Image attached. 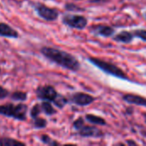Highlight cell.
<instances>
[{
	"mask_svg": "<svg viewBox=\"0 0 146 146\" xmlns=\"http://www.w3.org/2000/svg\"><path fill=\"white\" fill-rule=\"evenodd\" d=\"M40 53L45 58L52 62H55L63 68L68 69L73 72H77L80 68V63L75 58V56L64 50L53 47L44 46L40 49Z\"/></svg>",
	"mask_w": 146,
	"mask_h": 146,
	"instance_id": "cell-1",
	"label": "cell"
},
{
	"mask_svg": "<svg viewBox=\"0 0 146 146\" xmlns=\"http://www.w3.org/2000/svg\"><path fill=\"white\" fill-rule=\"evenodd\" d=\"M88 62H90L92 65H94L95 67L98 68L99 69H101L103 72H104L107 74L115 76L116 78L119 79H122V80H129L128 76L125 74V72L119 68L118 66H116L114 63L109 62L107 61H104L103 59L100 58H97V57H88Z\"/></svg>",
	"mask_w": 146,
	"mask_h": 146,
	"instance_id": "cell-2",
	"label": "cell"
},
{
	"mask_svg": "<svg viewBox=\"0 0 146 146\" xmlns=\"http://www.w3.org/2000/svg\"><path fill=\"white\" fill-rule=\"evenodd\" d=\"M27 106L23 104L17 105L7 104L0 105V115L7 117H11L19 121H25L27 118Z\"/></svg>",
	"mask_w": 146,
	"mask_h": 146,
	"instance_id": "cell-3",
	"label": "cell"
},
{
	"mask_svg": "<svg viewBox=\"0 0 146 146\" xmlns=\"http://www.w3.org/2000/svg\"><path fill=\"white\" fill-rule=\"evenodd\" d=\"M62 21L64 25L78 30L84 29L88 23V20L86 16L80 15H73V14L64 15L62 18Z\"/></svg>",
	"mask_w": 146,
	"mask_h": 146,
	"instance_id": "cell-4",
	"label": "cell"
},
{
	"mask_svg": "<svg viewBox=\"0 0 146 146\" xmlns=\"http://www.w3.org/2000/svg\"><path fill=\"white\" fill-rule=\"evenodd\" d=\"M34 9L39 17L48 21H54L59 16V12L56 9L50 8L43 3H36Z\"/></svg>",
	"mask_w": 146,
	"mask_h": 146,
	"instance_id": "cell-5",
	"label": "cell"
},
{
	"mask_svg": "<svg viewBox=\"0 0 146 146\" xmlns=\"http://www.w3.org/2000/svg\"><path fill=\"white\" fill-rule=\"evenodd\" d=\"M36 95L38 99L53 102L57 97L58 93L56 89L51 86H40L36 90Z\"/></svg>",
	"mask_w": 146,
	"mask_h": 146,
	"instance_id": "cell-6",
	"label": "cell"
},
{
	"mask_svg": "<svg viewBox=\"0 0 146 146\" xmlns=\"http://www.w3.org/2000/svg\"><path fill=\"white\" fill-rule=\"evenodd\" d=\"M70 100L73 104H74L78 106H87V105L92 104L96 100V98H94L93 96L89 95L87 93L76 92L71 97Z\"/></svg>",
	"mask_w": 146,
	"mask_h": 146,
	"instance_id": "cell-7",
	"label": "cell"
},
{
	"mask_svg": "<svg viewBox=\"0 0 146 146\" xmlns=\"http://www.w3.org/2000/svg\"><path fill=\"white\" fill-rule=\"evenodd\" d=\"M78 132L80 136L84 138H101L104 136V133L94 126L84 125Z\"/></svg>",
	"mask_w": 146,
	"mask_h": 146,
	"instance_id": "cell-8",
	"label": "cell"
},
{
	"mask_svg": "<svg viewBox=\"0 0 146 146\" xmlns=\"http://www.w3.org/2000/svg\"><path fill=\"white\" fill-rule=\"evenodd\" d=\"M92 29V28H91ZM92 31L99 36H103L105 38H109V37H112L115 34V30L110 26L107 25H98V26H95L92 27Z\"/></svg>",
	"mask_w": 146,
	"mask_h": 146,
	"instance_id": "cell-9",
	"label": "cell"
},
{
	"mask_svg": "<svg viewBox=\"0 0 146 146\" xmlns=\"http://www.w3.org/2000/svg\"><path fill=\"white\" fill-rule=\"evenodd\" d=\"M123 101L130 104H135L138 106L146 107V98L144 97L135 94H126L122 97Z\"/></svg>",
	"mask_w": 146,
	"mask_h": 146,
	"instance_id": "cell-10",
	"label": "cell"
},
{
	"mask_svg": "<svg viewBox=\"0 0 146 146\" xmlns=\"http://www.w3.org/2000/svg\"><path fill=\"white\" fill-rule=\"evenodd\" d=\"M0 36L11 38H17L19 37V33L16 30L12 28L8 24L0 22Z\"/></svg>",
	"mask_w": 146,
	"mask_h": 146,
	"instance_id": "cell-11",
	"label": "cell"
},
{
	"mask_svg": "<svg viewBox=\"0 0 146 146\" xmlns=\"http://www.w3.org/2000/svg\"><path fill=\"white\" fill-rule=\"evenodd\" d=\"M133 34L131 32L128 31H122L119 33H117L116 35H115L113 37V39L115 42H119V43H123V44H130L133 40Z\"/></svg>",
	"mask_w": 146,
	"mask_h": 146,
	"instance_id": "cell-12",
	"label": "cell"
},
{
	"mask_svg": "<svg viewBox=\"0 0 146 146\" xmlns=\"http://www.w3.org/2000/svg\"><path fill=\"white\" fill-rule=\"evenodd\" d=\"M86 120L92 124V125H97V126H104L106 125V121L100 117V116H98V115H92V114H88L86 115Z\"/></svg>",
	"mask_w": 146,
	"mask_h": 146,
	"instance_id": "cell-13",
	"label": "cell"
},
{
	"mask_svg": "<svg viewBox=\"0 0 146 146\" xmlns=\"http://www.w3.org/2000/svg\"><path fill=\"white\" fill-rule=\"evenodd\" d=\"M40 107H41V110H43L44 113L47 115H53L56 114V110L53 108V106L48 101L43 102L40 104Z\"/></svg>",
	"mask_w": 146,
	"mask_h": 146,
	"instance_id": "cell-14",
	"label": "cell"
},
{
	"mask_svg": "<svg viewBox=\"0 0 146 146\" xmlns=\"http://www.w3.org/2000/svg\"><path fill=\"white\" fill-rule=\"evenodd\" d=\"M16 145H25L24 143L17 141L14 139L4 138L0 139V146H16Z\"/></svg>",
	"mask_w": 146,
	"mask_h": 146,
	"instance_id": "cell-15",
	"label": "cell"
},
{
	"mask_svg": "<svg viewBox=\"0 0 146 146\" xmlns=\"http://www.w3.org/2000/svg\"><path fill=\"white\" fill-rule=\"evenodd\" d=\"M27 98V93L21 91H16L11 94V99L14 101H26Z\"/></svg>",
	"mask_w": 146,
	"mask_h": 146,
	"instance_id": "cell-16",
	"label": "cell"
},
{
	"mask_svg": "<svg viewBox=\"0 0 146 146\" xmlns=\"http://www.w3.org/2000/svg\"><path fill=\"white\" fill-rule=\"evenodd\" d=\"M68 99L65 98V97H63V96H62V95H57V97L56 98V99L53 101V103L55 104V105L56 106V107H58L59 109H62V108H64L65 107V105L68 104Z\"/></svg>",
	"mask_w": 146,
	"mask_h": 146,
	"instance_id": "cell-17",
	"label": "cell"
},
{
	"mask_svg": "<svg viewBox=\"0 0 146 146\" xmlns=\"http://www.w3.org/2000/svg\"><path fill=\"white\" fill-rule=\"evenodd\" d=\"M47 121L44 118H39L38 116L33 119V127L36 129H42L46 127Z\"/></svg>",
	"mask_w": 146,
	"mask_h": 146,
	"instance_id": "cell-18",
	"label": "cell"
},
{
	"mask_svg": "<svg viewBox=\"0 0 146 146\" xmlns=\"http://www.w3.org/2000/svg\"><path fill=\"white\" fill-rule=\"evenodd\" d=\"M134 37L140 38L141 40L146 42V30L145 29H136L133 32Z\"/></svg>",
	"mask_w": 146,
	"mask_h": 146,
	"instance_id": "cell-19",
	"label": "cell"
},
{
	"mask_svg": "<svg viewBox=\"0 0 146 146\" xmlns=\"http://www.w3.org/2000/svg\"><path fill=\"white\" fill-rule=\"evenodd\" d=\"M40 140L44 145H59V143H57L56 141H54L52 139H50L48 135H45V134L41 136Z\"/></svg>",
	"mask_w": 146,
	"mask_h": 146,
	"instance_id": "cell-20",
	"label": "cell"
},
{
	"mask_svg": "<svg viewBox=\"0 0 146 146\" xmlns=\"http://www.w3.org/2000/svg\"><path fill=\"white\" fill-rule=\"evenodd\" d=\"M41 112V107H40V104H35L32 110H31V112H30V115L33 119L36 118L38 116V115L40 114Z\"/></svg>",
	"mask_w": 146,
	"mask_h": 146,
	"instance_id": "cell-21",
	"label": "cell"
},
{
	"mask_svg": "<svg viewBox=\"0 0 146 146\" xmlns=\"http://www.w3.org/2000/svg\"><path fill=\"white\" fill-rule=\"evenodd\" d=\"M85 125V121L82 117H80L79 119H77L76 121H74V122L73 123V126H74V128L75 130H79L83 126Z\"/></svg>",
	"mask_w": 146,
	"mask_h": 146,
	"instance_id": "cell-22",
	"label": "cell"
},
{
	"mask_svg": "<svg viewBox=\"0 0 146 146\" xmlns=\"http://www.w3.org/2000/svg\"><path fill=\"white\" fill-rule=\"evenodd\" d=\"M65 8H66L67 10H72V11H74V10L83 11V10H84L83 9H81V8H80V7L74 5V4H73V3H67V4L65 5Z\"/></svg>",
	"mask_w": 146,
	"mask_h": 146,
	"instance_id": "cell-23",
	"label": "cell"
},
{
	"mask_svg": "<svg viewBox=\"0 0 146 146\" xmlns=\"http://www.w3.org/2000/svg\"><path fill=\"white\" fill-rule=\"evenodd\" d=\"M9 95V91L2 86H0V99H3Z\"/></svg>",
	"mask_w": 146,
	"mask_h": 146,
	"instance_id": "cell-24",
	"label": "cell"
},
{
	"mask_svg": "<svg viewBox=\"0 0 146 146\" xmlns=\"http://www.w3.org/2000/svg\"><path fill=\"white\" fill-rule=\"evenodd\" d=\"M127 145H137V143H136V142H134L133 140H127Z\"/></svg>",
	"mask_w": 146,
	"mask_h": 146,
	"instance_id": "cell-25",
	"label": "cell"
},
{
	"mask_svg": "<svg viewBox=\"0 0 146 146\" xmlns=\"http://www.w3.org/2000/svg\"><path fill=\"white\" fill-rule=\"evenodd\" d=\"M144 116H145V123H146V114L144 115Z\"/></svg>",
	"mask_w": 146,
	"mask_h": 146,
	"instance_id": "cell-26",
	"label": "cell"
},
{
	"mask_svg": "<svg viewBox=\"0 0 146 146\" xmlns=\"http://www.w3.org/2000/svg\"><path fill=\"white\" fill-rule=\"evenodd\" d=\"M145 18H146V13H145Z\"/></svg>",
	"mask_w": 146,
	"mask_h": 146,
	"instance_id": "cell-27",
	"label": "cell"
},
{
	"mask_svg": "<svg viewBox=\"0 0 146 146\" xmlns=\"http://www.w3.org/2000/svg\"><path fill=\"white\" fill-rule=\"evenodd\" d=\"M76 1H80V0H76Z\"/></svg>",
	"mask_w": 146,
	"mask_h": 146,
	"instance_id": "cell-28",
	"label": "cell"
},
{
	"mask_svg": "<svg viewBox=\"0 0 146 146\" xmlns=\"http://www.w3.org/2000/svg\"><path fill=\"white\" fill-rule=\"evenodd\" d=\"M0 72H1V68H0Z\"/></svg>",
	"mask_w": 146,
	"mask_h": 146,
	"instance_id": "cell-29",
	"label": "cell"
}]
</instances>
